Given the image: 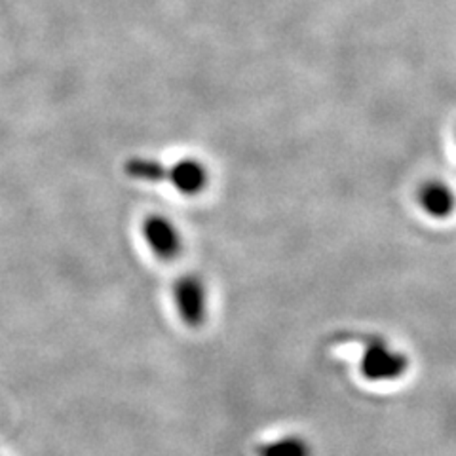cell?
Wrapping results in <instances>:
<instances>
[{
	"label": "cell",
	"instance_id": "cell-1",
	"mask_svg": "<svg viewBox=\"0 0 456 456\" xmlns=\"http://www.w3.org/2000/svg\"><path fill=\"white\" fill-rule=\"evenodd\" d=\"M175 306L179 310L181 320L191 325L200 327L206 320V288L204 281L198 276H183L175 283Z\"/></svg>",
	"mask_w": 456,
	"mask_h": 456
},
{
	"label": "cell",
	"instance_id": "cell-2",
	"mask_svg": "<svg viewBox=\"0 0 456 456\" xmlns=\"http://www.w3.org/2000/svg\"><path fill=\"white\" fill-rule=\"evenodd\" d=\"M407 362L402 354L392 352L382 340H369L363 354L362 370L370 380H387L399 377L405 370Z\"/></svg>",
	"mask_w": 456,
	"mask_h": 456
},
{
	"label": "cell",
	"instance_id": "cell-3",
	"mask_svg": "<svg viewBox=\"0 0 456 456\" xmlns=\"http://www.w3.org/2000/svg\"><path fill=\"white\" fill-rule=\"evenodd\" d=\"M142 236L152 253L162 261L177 259L183 249V240L175 224L162 216H151L142 223Z\"/></svg>",
	"mask_w": 456,
	"mask_h": 456
},
{
	"label": "cell",
	"instance_id": "cell-4",
	"mask_svg": "<svg viewBox=\"0 0 456 456\" xmlns=\"http://www.w3.org/2000/svg\"><path fill=\"white\" fill-rule=\"evenodd\" d=\"M166 181L174 184L181 194L194 196L208 187L209 174L202 162L187 159V160H179L175 164L167 166Z\"/></svg>",
	"mask_w": 456,
	"mask_h": 456
},
{
	"label": "cell",
	"instance_id": "cell-5",
	"mask_svg": "<svg viewBox=\"0 0 456 456\" xmlns=\"http://www.w3.org/2000/svg\"><path fill=\"white\" fill-rule=\"evenodd\" d=\"M419 204L434 219H447L456 208V198L444 181H428L419 191Z\"/></svg>",
	"mask_w": 456,
	"mask_h": 456
},
{
	"label": "cell",
	"instance_id": "cell-6",
	"mask_svg": "<svg viewBox=\"0 0 456 456\" xmlns=\"http://www.w3.org/2000/svg\"><path fill=\"white\" fill-rule=\"evenodd\" d=\"M261 456H308V447L301 439H281L261 449Z\"/></svg>",
	"mask_w": 456,
	"mask_h": 456
}]
</instances>
